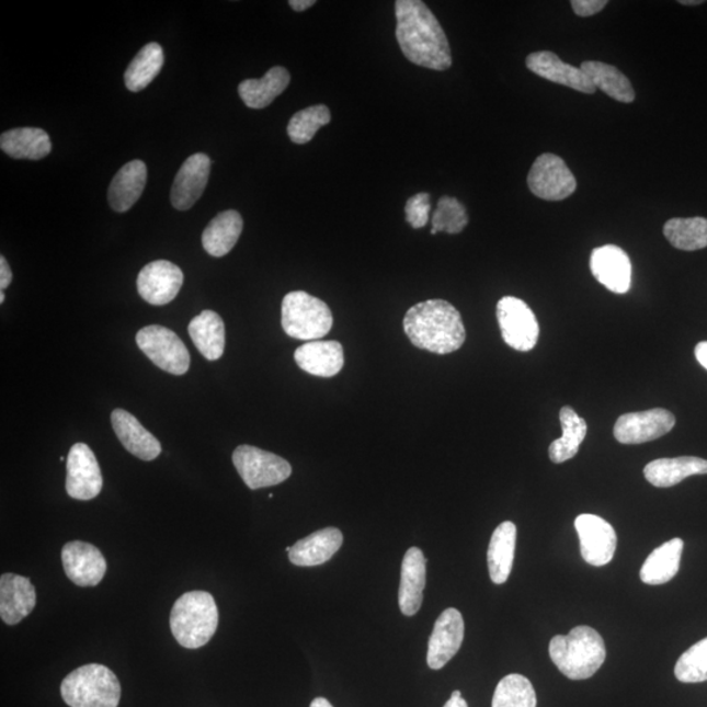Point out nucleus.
Wrapping results in <instances>:
<instances>
[{
	"instance_id": "42",
	"label": "nucleus",
	"mask_w": 707,
	"mask_h": 707,
	"mask_svg": "<svg viewBox=\"0 0 707 707\" xmlns=\"http://www.w3.org/2000/svg\"><path fill=\"white\" fill-rule=\"evenodd\" d=\"M570 4L578 16L590 18L602 12L608 2L607 0H572Z\"/></svg>"
},
{
	"instance_id": "21",
	"label": "nucleus",
	"mask_w": 707,
	"mask_h": 707,
	"mask_svg": "<svg viewBox=\"0 0 707 707\" xmlns=\"http://www.w3.org/2000/svg\"><path fill=\"white\" fill-rule=\"evenodd\" d=\"M426 563L420 548H410L401 566L399 605L402 615L412 617L422 607L423 591L426 588Z\"/></svg>"
},
{
	"instance_id": "22",
	"label": "nucleus",
	"mask_w": 707,
	"mask_h": 707,
	"mask_svg": "<svg viewBox=\"0 0 707 707\" xmlns=\"http://www.w3.org/2000/svg\"><path fill=\"white\" fill-rule=\"evenodd\" d=\"M112 424L121 443L129 453L144 461H152L161 454V444L132 413L113 410Z\"/></svg>"
},
{
	"instance_id": "8",
	"label": "nucleus",
	"mask_w": 707,
	"mask_h": 707,
	"mask_svg": "<svg viewBox=\"0 0 707 707\" xmlns=\"http://www.w3.org/2000/svg\"><path fill=\"white\" fill-rule=\"evenodd\" d=\"M137 345L155 366L172 375H184L191 367V355L180 337L171 329L150 326L137 333Z\"/></svg>"
},
{
	"instance_id": "39",
	"label": "nucleus",
	"mask_w": 707,
	"mask_h": 707,
	"mask_svg": "<svg viewBox=\"0 0 707 707\" xmlns=\"http://www.w3.org/2000/svg\"><path fill=\"white\" fill-rule=\"evenodd\" d=\"M468 221L467 208L464 207L460 201L446 195V197H442L437 202L431 235L437 232L460 233L468 226Z\"/></svg>"
},
{
	"instance_id": "45",
	"label": "nucleus",
	"mask_w": 707,
	"mask_h": 707,
	"mask_svg": "<svg viewBox=\"0 0 707 707\" xmlns=\"http://www.w3.org/2000/svg\"><path fill=\"white\" fill-rule=\"evenodd\" d=\"M289 7L296 12H303L311 9L316 4L315 0H289Z\"/></svg>"
},
{
	"instance_id": "10",
	"label": "nucleus",
	"mask_w": 707,
	"mask_h": 707,
	"mask_svg": "<svg viewBox=\"0 0 707 707\" xmlns=\"http://www.w3.org/2000/svg\"><path fill=\"white\" fill-rule=\"evenodd\" d=\"M532 194L544 201H563L577 191V180L568 164L555 153H543L528 173Z\"/></svg>"
},
{
	"instance_id": "15",
	"label": "nucleus",
	"mask_w": 707,
	"mask_h": 707,
	"mask_svg": "<svg viewBox=\"0 0 707 707\" xmlns=\"http://www.w3.org/2000/svg\"><path fill=\"white\" fill-rule=\"evenodd\" d=\"M464 631L466 626L460 611L448 608L437 617L429 639L427 664L431 670H442L459 652Z\"/></svg>"
},
{
	"instance_id": "4",
	"label": "nucleus",
	"mask_w": 707,
	"mask_h": 707,
	"mask_svg": "<svg viewBox=\"0 0 707 707\" xmlns=\"http://www.w3.org/2000/svg\"><path fill=\"white\" fill-rule=\"evenodd\" d=\"M170 623L173 637L183 648L199 649L218 629L217 603L208 592H186L173 604Z\"/></svg>"
},
{
	"instance_id": "14",
	"label": "nucleus",
	"mask_w": 707,
	"mask_h": 707,
	"mask_svg": "<svg viewBox=\"0 0 707 707\" xmlns=\"http://www.w3.org/2000/svg\"><path fill=\"white\" fill-rule=\"evenodd\" d=\"M183 283L184 274L178 265L159 260L141 269L137 286L141 299L152 306H164L176 298Z\"/></svg>"
},
{
	"instance_id": "46",
	"label": "nucleus",
	"mask_w": 707,
	"mask_h": 707,
	"mask_svg": "<svg viewBox=\"0 0 707 707\" xmlns=\"http://www.w3.org/2000/svg\"><path fill=\"white\" fill-rule=\"evenodd\" d=\"M443 707H468V704L466 699L461 697V692L455 691L453 693V696H451L446 705H444Z\"/></svg>"
},
{
	"instance_id": "20",
	"label": "nucleus",
	"mask_w": 707,
	"mask_h": 707,
	"mask_svg": "<svg viewBox=\"0 0 707 707\" xmlns=\"http://www.w3.org/2000/svg\"><path fill=\"white\" fill-rule=\"evenodd\" d=\"M37 595L28 578L3 574L0 578V617L7 625H16L35 609Z\"/></svg>"
},
{
	"instance_id": "19",
	"label": "nucleus",
	"mask_w": 707,
	"mask_h": 707,
	"mask_svg": "<svg viewBox=\"0 0 707 707\" xmlns=\"http://www.w3.org/2000/svg\"><path fill=\"white\" fill-rule=\"evenodd\" d=\"M528 70L536 76L557 84L569 87L578 92L592 94L596 92L594 84L581 67L565 64L557 54L536 52L525 59Z\"/></svg>"
},
{
	"instance_id": "41",
	"label": "nucleus",
	"mask_w": 707,
	"mask_h": 707,
	"mask_svg": "<svg viewBox=\"0 0 707 707\" xmlns=\"http://www.w3.org/2000/svg\"><path fill=\"white\" fill-rule=\"evenodd\" d=\"M431 210V197L429 193H419L410 197L406 205L407 220L413 228H422L427 225Z\"/></svg>"
},
{
	"instance_id": "6",
	"label": "nucleus",
	"mask_w": 707,
	"mask_h": 707,
	"mask_svg": "<svg viewBox=\"0 0 707 707\" xmlns=\"http://www.w3.org/2000/svg\"><path fill=\"white\" fill-rule=\"evenodd\" d=\"M282 328L296 340H322L333 328V315L326 301L306 292H293L282 301Z\"/></svg>"
},
{
	"instance_id": "43",
	"label": "nucleus",
	"mask_w": 707,
	"mask_h": 707,
	"mask_svg": "<svg viewBox=\"0 0 707 707\" xmlns=\"http://www.w3.org/2000/svg\"><path fill=\"white\" fill-rule=\"evenodd\" d=\"M11 267L9 265V262H7L4 255H2V258H0V288H2V292H4V289L11 285Z\"/></svg>"
},
{
	"instance_id": "24",
	"label": "nucleus",
	"mask_w": 707,
	"mask_h": 707,
	"mask_svg": "<svg viewBox=\"0 0 707 707\" xmlns=\"http://www.w3.org/2000/svg\"><path fill=\"white\" fill-rule=\"evenodd\" d=\"M343 535L339 528L329 527L313 532L294 544L288 551L289 561L300 568L326 563L342 547Z\"/></svg>"
},
{
	"instance_id": "30",
	"label": "nucleus",
	"mask_w": 707,
	"mask_h": 707,
	"mask_svg": "<svg viewBox=\"0 0 707 707\" xmlns=\"http://www.w3.org/2000/svg\"><path fill=\"white\" fill-rule=\"evenodd\" d=\"M241 215L235 210L220 213L205 228L202 246L213 258H224L232 251L242 232Z\"/></svg>"
},
{
	"instance_id": "23",
	"label": "nucleus",
	"mask_w": 707,
	"mask_h": 707,
	"mask_svg": "<svg viewBox=\"0 0 707 707\" xmlns=\"http://www.w3.org/2000/svg\"><path fill=\"white\" fill-rule=\"evenodd\" d=\"M294 358L303 372L320 377L335 376L345 365L343 347L337 341H309L296 349Z\"/></svg>"
},
{
	"instance_id": "25",
	"label": "nucleus",
	"mask_w": 707,
	"mask_h": 707,
	"mask_svg": "<svg viewBox=\"0 0 707 707\" xmlns=\"http://www.w3.org/2000/svg\"><path fill=\"white\" fill-rule=\"evenodd\" d=\"M147 183V167L141 160L125 164L112 180L107 201L114 212L126 213L137 204Z\"/></svg>"
},
{
	"instance_id": "35",
	"label": "nucleus",
	"mask_w": 707,
	"mask_h": 707,
	"mask_svg": "<svg viewBox=\"0 0 707 707\" xmlns=\"http://www.w3.org/2000/svg\"><path fill=\"white\" fill-rule=\"evenodd\" d=\"M563 434L549 447L550 460L561 464L572 459L588 435V423L575 413L574 409L565 407L560 412Z\"/></svg>"
},
{
	"instance_id": "13",
	"label": "nucleus",
	"mask_w": 707,
	"mask_h": 707,
	"mask_svg": "<svg viewBox=\"0 0 707 707\" xmlns=\"http://www.w3.org/2000/svg\"><path fill=\"white\" fill-rule=\"evenodd\" d=\"M675 423V415L669 410L657 408L619 417L613 433L619 443L642 444L669 434Z\"/></svg>"
},
{
	"instance_id": "2",
	"label": "nucleus",
	"mask_w": 707,
	"mask_h": 707,
	"mask_svg": "<svg viewBox=\"0 0 707 707\" xmlns=\"http://www.w3.org/2000/svg\"><path fill=\"white\" fill-rule=\"evenodd\" d=\"M403 330L415 347L434 354H451L467 339L461 315L451 303L431 299L409 309Z\"/></svg>"
},
{
	"instance_id": "9",
	"label": "nucleus",
	"mask_w": 707,
	"mask_h": 707,
	"mask_svg": "<svg viewBox=\"0 0 707 707\" xmlns=\"http://www.w3.org/2000/svg\"><path fill=\"white\" fill-rule=\"evenodd\" d=\"M497 319L504 342L516 352L535 349L540 327L527 303L514 296H504L497 305Z\"/></svg>"
},
{
	"instance_id": "29",
	"label": "nucleus",
	"mask_w": 707,
	"mask_h": 707,
	"mask_svg": "<svg viewBox=\"0 0 707 707\" xmlns=\"http://www.w3.org/2000/svg\"><path fill=\"white\" fill-rule=\"evenodd\" d=\"M289 72L285 67L275 66L261 79H247L239 84V94L251 110H264L271 105L289 84Z\"/></svg>"
},
{
	"instance_id": "1",
	"label": "nucleus",
	"mask_w": 707,
	"mask_h": 707,
	"mask_svg": "<svg viewBox=\"0 0 707 707\" xmlns=\"http://www.w3.org/2000/svg\"><path fill=\"white\" fill-rule=\"evenodd\" d=\"M396 37L410 62L424 69L446 71L453 66L451 47L442 25L421 0H397Z\"/></svg>"
},
{
	"instance_id": "40",
	"label": "nucleus",
	"mask_w": 707,
	"mask_h": 707,
	"mask_svg": "<svg viewBox=\"0 0 707 707\" xmlns=\"http://www.w3.org/2000/svg\"><path fill=\"white\" fill-rule=\"evenodd\" d=\"M675 676L679 682L686 684L707 682V637L679 658Z\"/></svg>"
},
{
	"instance_id": "47",
	"label": "nucleus",
	"mask_w": 707,
	"mask_h": 707,
	"mask_svg": "<svg viewBox=\"0 0 707 707\" xmlns=\"http://www.w3.org/2000/svg\"><path fill=\"white\" fill-rule=\"evenodd\" d=\"M309 707H334V706L330 704L327 698L318 697L313 699L311 706Z\"/></svg>"
},
{
	"instance_id": "44",
	"label": "nucleus",
	"mask_w": 707,
	"mask_h": 707,
	"mask_svg": "<svg viewBox=\"0 0 707 707\" xmlns=\"http://www.w3.org/2000/svg\"><path fill=\"white\" fill-rule=\"evenodd\" d=\"M695 355L699 365L707 369V341L698 343L695 349Z\"/></svg>"
},
{
	"instance_id": "7",
	"label": "nucleus",
	"mask_w": 707,
	"mask_h": 707,
	"mask_svg": "<svg viewBox=\"0 0 707 707\" xmlns=\"http://www.w3.org/2000/svg\"><path fill=\"white\" fill-rule=\"evenodd\" d=\"M232 461L242 481L252 490L275 487L293 474L292 466L281 456L248 444L233 451Z\"/></svg>"
},
{
	"instance_id": "17",
	"label": "nucleus",
	"mask_w": 707,
	"mask_h": 707,
	"mask_svg": "<svg viewBox=\"0 0 707 707\" xmlns=\"http://www.w3.org/2000/svg\"><path fill=\"white\" fill-rule=\"evenodd\" d=\"M212 160L205 153H194L184 161L173 181L171 202L180 212L189 210L204 194L210 178Z\"/></svg>"
},
{
	"instance_id": "37",
	"label": "nucleus",
	"mask_w": 707,
	"mask_h": 707,
	"mask_svg": "<svg viewBox=\"0 0 707 707\" xmlns=\"http://www.w3.org/2000/svg\"><path fill=\"white\" fill-rule=\"evenodd\" d=\"M534 685L523 675H509L498 683L491 707H536Z\"/></svg>"
},
{
	"instance_id": "11",
	"label": "nucleus",
	"mask_w": 707,
	"mask_h": 707,
	"mask_svg": "<svg viewBox=\"0 0 707 707\" xmlns=\"http://www.w3.org/2000/svg\"><path fill=\"white\" fill-rule=\"evenodd\" d=\"M103 489V476L93 451L77 443L67 456L66 491L73 500L91 501Z\"/></svg>"
},
{
	"instance_id": "48",
	"label": "nucleus",
	"mask_w": 707,
	"mask_h": 707,
	"mask_svg": "<svg viewBox=\"0 0 707 707\" xmlns=\"http://www.w3.org/2000/svg\"><path fill=\"white\" fill-rule=\"evenodd\" d=\"M679 3L683 5H699L704 3V0H680Z\"/></svg>"
},
{
	"instance_id": "36",
	"label": "nucleus",
	"mask_w": 707,
	"mask_h": 707,
	"mask_svg": "<svg viewBox=\"0 0 707 707\" xmlns=\"http://www.w3.org/2000/svg\"><path fill=\"white\" fill-rule=\"evenodd\" d=\"M665 239L680 251L695 252L707 247V219L672 218L663 227Z\"/></svg>"
},
{
	"instance_id": "34",
	"label": "nucleus",
	"mask_w": 707,
	"mask_h": 707,
	"mask_svg": "<svg viewBox=\"0 0 707 707\" xmlns=\"http://www.w3.org/2000/svg\"><path fill=\"white\" fill-rule=\"evenodd\" d=\"M163 66V47L157 43L141 47L125 71L126 89L132 92L144 91L159 76Z\"/></svg>"
},
{
	"instance_id": "12",
	"label": "nucleus",
	"mask_w": 707,
	"mask_h": 707,
	"mask_svg": "<svg viewBox=\"0 0 707 707\" xmlns=\"http://www.w3.org/2000/svg\"><path fill=\"white\" fill-rule=\"evenodd\" d=\"M575 529L585 562L601 568L613 560L617 548V534L607 521L592 514L579 515L575 518Z\"/></svg>"
},
{
	"instance_id": "26",
	"label": "nucleus",
	"mask_w": 707,
	"mask_h": 707,
	"mask_svg": "<svg viewBox=\"0 0 707 707\" xmlns=\"http://www.w3.org/2000/svg\"><path fill=\"white\" fill-rule=\"evenodd\" d=\"M643 474L652 487L672 488L691 476L707 475V460L695 456L658 459L649 463Z\"/></svg>"
},
{
	"instance_id": "31",
	"label": "nucleus",
	"mask_w": 707,
	"mask_h": 707,
	"mask_svg": "<svg viewBox=\"0 0 707 707\" xmlns=\"http://www.w3.org/2000/svg\"><path fill=\"white\" fill-rule=\"evenodd\" d=\"M2 151L13 159L42 160L52 151L47 133L37 127H20L2 134Z\"/></svg>"
},
{
	"instance_id": "3",
	"label": "nucleus",
	"mask_w": 707,
	"mask_h": 707,
	"mask_svg": "<svg viewBox=\"0 0 707 707\" xmlns=\"http://www.w3.org/2000/svg\"><path fill=\"white\" fill-rule=\"evenodd\" d=\"M549 655L566 677L585 680L601 670L607 658V649L595 629L577 626L568 636L551 638Z\"/></svg>"
},
{
	"instance_id": "28",
	"label": "nucleus",
	"mask_w": 707,
	"mask_h": 707,
	"mask_svg": "<svg viewBox=\"0 0 707 707\" xmlns=\"http://www.w3.org/2000/svg\"><path fill=\"white\" fill-rule=\"evenodd\" d=\"M516 547V525L504 522L498 525L489 544L488 565L491 581L503 584L513 570Z\"/></svg>"
},
{
	"instance_id": "16",
	"label": "nucleus",
	"mask_w": 707,
	"mask_h": 707,
	"mask_svg": "<svg viewBox=\"0 0 707 707\" xmlns=\"http://www.w3.org/2000/svg\"><path fill=\"white\" fill-rule=\"evenodd\" d=\"M62 563L67 578L79 588H94L106 572L103 554L89 543H67L62 549Z\"/></svg>"
},
{
	"instance_id": "32",
	"label": "nucleus",
	"mask_w": 707,
	"mask_h": 707,
	"mask_svg": "<svg viewBox=\"0 0 707 707\" xmlns=\"http://www.w3.org/2000/svg\"><path fill=\"white\" fill-rule=\"evenodd\" d=\"M683 549L684 541L676 537L652 551L639 572L641 581L650 585H660L672 581L680 570Z\"/></svg>"
},
{
	"instance_id": "49",
	"label": "nucleus",
	"mask_w": 707,
	"mask_h": 707,
	"mask_svg": "<svg viewBox=\"0 0 707 707\" xmlns=\"http://www.w3.org/2000/svg\"><path fill=\"white\" fill-rule=\"evenodd\" d=\"M4 299H5L4 292H2V294H0V303H4Z\"/></svg>"
},
{
	"instance_id": "38",
	"label": "nucleus",
	"mask_w": 707,
	"mask_h": 707,
	"mask_svg": "<svg viewBox=\"0 0 707 707\" xmlns=\"http://www.w3.org/2000/svg\"><path fill=\"white\" fill-rule=\"evenodd\" d=\"M330 123V111L326 105H315L295 113L289 119L287 134L296 145L311 141L322 126Z\"/></svg>"
},
{
	"instance_id": "33",
	"label": "nucleus",
	"mask_w": 707,
	"mask_h": 707,
	"mask_svg": "<svg viewBox=\"0 0 707 707\" xmlns=\"http://www.w3.org/2000/svg\"><path fill=\"white\" fill-rule=\"evenodd\" d=\"M581 69L596 90L608 94L613 100L624 104H630L636 100V91L630 80L617 67L597 60H584Z\"/></svg>"
},
{
	"instance_id": "5",
	"label": "nucleus",
	"mask_w": 707,
	"mask_h": 707,
	"mask_svg": "<svg viewBox=\"0 0 707 707\" xmlns=\"http://www.w3.org/2000/svg\"><path fill=\"white\" fill-rule=\"evenodd\" d=\"M60 695L70 707H118L121 684L107 666L87 664L65 677Z\"/></svg>"
},
{
	"instance_id": "27",
	"label": "nucleus",
	"mask_w": 707,
	"mask_h": 707,
	"mask_svg": "<svg viewBox=\"0 0 707 707\" xmlns=\"http://www.w3.org/2000/svg\"><path fill=\"white\" fill-rule=\"evenodd\" d=\"M195 347L207 361H218L225 353L226 328L220 316L214 311L201 312L187 327Z\"/></svg>"
},
{
	"instance_id": "18",
	"label": "nucleus",
	"mask_w": 707,
	"mask_h": 707,
	"mask_svg": "<svg viewBox=\"0 0 707 707\" xmlns=\"http://www.w3.org/2000/svg\"><path fill=\"white\" fill-rule=\"evenodd\" d=\"M592 275L615 294L629 292L631 283V262L629 255L617 246L594 249L590 259Z\"/></svg>"
}]
</instances>
